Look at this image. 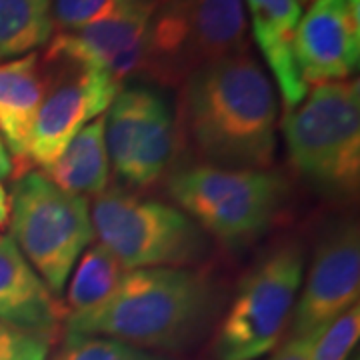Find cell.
<instances>
[{
	"label": "cell",
	"mask_w": 360,
	"mask_h": 360,
	"mask_svg": "<svg viewBox=\"0 0 360 360\" xmlns=\"http://www.w3.org/2000/svg\"><path fill=\"white\" fill-rule=\"evenodd\" d=\"M276 124L278 94L250 49L196 70L179 86V153L193 165L270 168L276 155Z\"/></svg>",
	"instance_id": "obj_1"
},
{
	"label": "cell",
	"mask_w": 360,
	"mask_h": 360,
	"mask_svg": "<svg viewBox=\"0 0 360 360\" xmlns=\"http://www.w3.org/2000/svg\"><path fill=\"white\" fill-rule=\"evenodd\" d=\"M214 309V288L194 269L124 272L104 302L66 316V335L104 336L144 350L186 345Z\"/></svg>",
	"instance_id": "obj_2"
},
{
	"label": "cell",
	"mask_w": 360,
	"mask_h": 360,
	"mask_svg": "<svg viewBox=\"0 0 360 360\" xmlns=\"http://www.w3.org/2000/svg\"><path fill=\"white\" fill-rule=\"evenodd\" d=\"M295 172L335 202L360 184V84L356 78L316 84L281 122Z\"/></svg>",
	"instance_id": "obj_3"
},
{
	"label": "cell",
	"mask_w": 360,
	"mask_h": 360,
	"mask_svg": "<svg viewBox=\"0 0 360 360\" xmlns=\"http://www.w3.org/2000/svg\"><path fill=\"white\" fill-rule=\"evenodd\" d=\"M168 196L208 238L240 250L264 236L288 198L283 172L202 165L172 170Z\"/></svg>",
	"instance_id": "obj_4"
},
{
	"label": "cell",
	"mask_w": 360,
	"mask_h": 360,
	"mask_svg": "<svg viewBox=\"0 0 360 360\" xmlns=\"http://www.w3.org/2000/svg\"><path fill=\"white\" fill-rule=\"evenodd\" d=\"M250 49L243 0H156L141 78L176 86L196 70Z\"/></svg>",
	"instance_id": "obj_5"
},
{
	"label": "cell",
	"mask_w": 360,
	"mask_h": 360,
	"mask_svg": "<svg viewBox=\"0 0 360 360\" xmlns=\"http://www.w3.org/2000/svg\"><path fill=\"white\" fill-rule=\"evenodd\" d=\"M92 231L122 269H194L210 255V238L180 208L120 188L90 206Z\"/></svg>",
	"instance_id": "obj_6"
},
{
	"label": "cell",
	"mask_w": 360,
	"mask_h": 360,
	"mask_svg": "<svg viewBox=\"0 0 360 360\" xmlns=\"http://www.w3.org/2000/svg\"><path fill=\"white\" fill-rule=\"evenodd\" d=\"M8 194V236L60 298L78 258L94 240L89 198L60 191L42 170L32 168L16 176Z\"/></svg>",
	"instance_id": "obj_7"
},
{
	"label": "cell",
	"mask_w": 360,
	"mask_h": 360,
	"mask_svg": "<svg viewBox=\"0 0 360 360\" xmlns=\"http://www.w3.org/2000/svg\"><path fill=\"white\" fill-rule=\"evenodd\" d=\"M304 278L302 246L270 250L246 272L214 336L217 360H257L278 347Z\"/></svg>",
	"instance_id": "obj_8"
},
{
	"label": "cell",
	"mask_w": 360,
	"mask_h": 360,
	"mask_svg": "<svg viewBox=\"0 0 360 360\" xmlns=\"http://www.w3.org/2000/svg\"><path fill=\"white\" fill-rule=\"evenodd\" d=\"M108 160L130 191H144L172 172L179 155L174 115L167 98L146 84L116 94L104 115Z\"/></svg>",
	"instance_id": "obj_9"
},
{
	"label": "cell",
	"mask_w": 360,
	"mask_h": 360,
	"mask_svg": "<svg viewBox=\"0 0 360 360\" xmlns=\"http://www.w3.org/2000/svg\"><path fill=\"white\" fill-rule=\"evenodd\" d=\"M49 75V90L42 101L28 146V165L51 167L94 118L103 116L124 86L103 70L75 65L63 58L40 56Z\"/></svg>",
	"instance_id": "obj_10"
},
{
	"label": "cell",
	"mask_w": 360,
	"mask_h": 360,
	"mask_svg": "<svg viewBox=\"0 0 360 360\" xmlns=\"http://www.w3.org/2000/svg\"><path fill=\"white\" fill-rule=\"evenodd\" d=\"M302 281L292 310L290 336L319 335L359 304L360 236L354 222H338L324 232Z\"/></svg>",
	"instance_id": "obj_11"
},
{
	"label": "cell",
	"mask_w": 360,
	"mask_h": 360,
	"mask_svg": "<svg viewBox=\"0 0 360 360\" xmlns=\"http://www.w3.org/2000/svg\"><path fill=\"white\" fill-rule=\"evenodd\" d=\"M155 4L156 0H129L96 25L54 34L44 56L103 70L116 84L127 86L130 78H141L146 28Z\"/></svg>",
	"instance_id": "obj_12"
},
{
	"label": "cell",
	"mask_w": 360,
	"mask_h": 360,
	"mask_svg": "<svg viewBox=\"0 0 360 360\" xmlns=\"http://www.w3.org/2000/svg\"><path fill=\"white\" fill-rule=\"evenodd\" d=\"M360 0H310L295 32V60L307 86L348 80L359 70Z\"/></svg>",
	"instance_id": "obj_13"
},
{
	"label": "cell",
	"mask_w": 360,
	"mask_h": 360,
	"mask_svg": "<svg viewBox=\"0 0 360 360\" xmlns=\"http://www.w3.org/2000/svg\"><path fill=\"white\" fill-rule=\"evenodd\" d=\"M66 319L58 296L30 266L13 238H0V321L51 340Z\"/></svg>",
	"instance_id": "obj_14"
},
{
	"label": "cell",
	"mask_w": 360,
	"mask_h": 360,
	"mask_svg": "<svg viewBox=\"0 0 360 360\" xmlns=\"http://www.w3.org/2000/svg\"><path fill=\"white\" fill-rule=\"evenodd\" d=\"M46 90L49 75L40 52L0 63V136L16 162V176L30 170V134Z\"/></svg>",
	"instance_id": "obj_15"
},
{
	"label": "cell",
	"mask_w": 360,
	"mask_h": 360,
	"mask_svg": "<svg viewBox=\"0 0 360 360\" xmlns=\"http://www.w3.org/2000/svg\"><path fill=\"white\" fill-rule=\"evenodd\" d=\"M243 4L248 8L258 51L281 92L284 112H290L309 92L292 51L302 8L296 0H243Z\"/></svg>",
	"instance_id": "obj_16"
},
{
	"label": "cell",
	"mask_w": 360,
	"mask_h": 360,
	"mask_svg": "<svg viewBox=\"0 0 360 360\" xmlns=\"http://www.w3.org/2000/svg\"><path fill=\"white\" fill-rule=\"evenodd\" d=\"M42 172L52 184L68 194L96 198L108 191L110 160L104 136V115L80 130L51 167L42 168Z\"/></svg>",
	"instance_id": "obj_17"
},
{
	"label": "cell",
	"mask_w": 360,
	"mask_h": 360,
	"mask_svg": "<svg viewBox=\"0 0 360 360\" xmlns=\"http://www.w3.org/2000/svg\"><path fill=\"white\" fill-rule=\"evenodd\" d=\"M52 32V0H0V63L39 52Z\"/></svg>",
	"instance_id": "obj_18"
},
{
	"label": "cell",
	"mask_w": 360,
	"mask_h": 360,
	"mask_svg": "<svg viewBox=\"0 0 360 360\" xmlns=\"http://www.w3.org/2000/svg\"><path fill=\"white\" fill-rule=\"evenodd\" d=\"M127 270L104 246L90 245L78 258L68 276L65 295V314H80L92 310L112 295Z\"/></svg>",
	"instance_id": "obj_19"
},
{
	"label": "cell",
	"mask_w": 360,
	"mask_h": 360,
	"mask_svg": "<svg viewBox=\"0 0 360 360\" xmlns=\"http://www.w3.org/2000/svg\"><path fill=\"white\" fill-rule=\"evenodd\" d=\"M56 360H167L153 350L130 347L104 336L66 335Z\"/></svg>",
	"instance_id": "obj_20"
},
{
	"label": "cell",
	"mask_w": 360,
	"mask_h": 360,
	"mask_svg": "<svg viewBox=\"0 0 360 360\" xmlns=\"http://www.w3.org/2000/svg\"><path fill=\"white\" fill-rule=\"evenodd\" d=\"M129 0H52V26L56 34L75 32L118 13Z\"/></svg>",
	"instance_id": "obj_21"
},
{
	"label": "cell",
	"mask_w": 360,
	"mask_h": 360,
	"mask_svg": "<svg viewBox=\"0 0 360 360\" xmlns=\"http://www.w3.org/2000/svg\"><path fill=\"white\" fill-rule=\"evenodd\" d=\"M359 335L360 309L356 304L322 328L314 340L310 360H348V354L359 342Z\"/></svg>",
	"instance_id": "obj_22"
},
{
	"label": "cell",
	"mask_w": 360,
	"mask_h": 360,
	"mask_svg": "<svg viewBox=\"0 0 360 360\" xmlns=\"http://www.w3.org/2000/svg\"><path fill=\"white\" fill-rule=\"evenodd\" d=\"M51 340L0 321V360H46Z\"/></svg>",
	"instance_id": "obj_23"
},
{
	"label": "cell",
	"mask_w": 360,
	"mask_h": 360,
	"mask_svg": "<svg viewBox=\"0 0 360 360\" xmlns=\"http://www.w3.org/2000/svg\"><path fill=\"white\" fill-rule=\"evenodd\" d=\"M316 336H290L269 360H310Z\"/></svg>",
	"instance_id": "obj_24"
},
{
	"label": "cell",
	"mask_w": 360,
	"mask_h": 360,
	"mask_svg": "<svg viewBox=\"0 0 360 360\" xmlns=\"http://www.w3.org/2000/svg\"><path fill=\"white\" fill-rule=\"evenodd\" d=\"M11 220V194L0 180V229L8 226Z\"/></svg>",
	"instance_id": "obj_25"
},
{
	"label": "cell",
	"mask_w": 360,
	"mask_h": 360,
	"mask_svg": "<svg viewBox=\"0 0 360 360\" xmlns=\"http://www.w3.org/2000/svg\"><path fill=\"white\" fill-rule=\"evenodd\" d=\"M13 172H14L13 158H11V153L6 150V144H4L2 136H0V180L8 179Z\"/></svg>",
	"instance_id": "obj_26"
},
{
	"label": "cell",
	"mask_w": 360,
	"mask_h": 360,
	"mask_svg": "<svg viewBox=\"0 0 360 360\" xmlns=\"http://www.w3.org/2000/svg\"><path fill=\"white\" fill-rule=\"evenodd\" d=\"M296 2H298V4H300V6H302V4H309L310 0H296Z\"/></svg>",
	"instance_id": "obj_27"
},
{
	"label": "cell",
	"mask_w": 360,
	"mask_h": 360,
	"mask_svg": "<svg viewBox=\"0 0 360 360\" xmlns=\"http://www.w3.org/2000/svg\"><path fill=\"white\" fill-rule=\"evenodd\" d=\"M0 238H2V234H0Z\"/></svg>",
	"instance_id": "obj_28"
},
{
	"label": "cell",
	"mask_w": 360,
	"mask_h": 360,
	"mask_svg": "<svg viewBox=\"0 0 360 360\" xmlns=\"http://www.w3.org/2000/svg\"><path fill=\"white\" fill-rule=\"evenodd\" d=\"M354 360H359V359H354Z\"/></svg>",
	"instance_id": "obj_29"
}]
</instances>
